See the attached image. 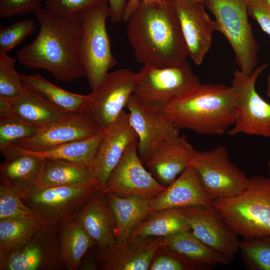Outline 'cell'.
I'll return each mask as SVG.
<instances>
[{
    "instance_id": "1",
    "label": "cell",
    "mask_w": 270,
    "mask_h": 270,
    "mask_svg": "<svg viewBox=\"0 0 270 270\" xmlns=\"http://www.w3.org/2000/svg\"><path fill=\"white\" fill-rule=\"evenodd\" d=\"M126 34L136 62L158 68L186 60V46L172 0L139 2L129 17Z\"/></svg>"
},
{
    "instance_id": "2",
    "label": "cell",
    "mask_w": 270,
    "mask_h": 270,
    "mask_svg": "<svg viewBox=\"0 0 270 270\" xmlns=\"http://www.w3.org/2000/svg\"><path fill=\"white\" fill-rule=\"evenodd\" d=\"M34 14L40 25L38 34L17 52L18 62L28 68L46 70L64 82L85 76L78 55V12L63 17L41 8Z\"/></svg>"
},
{
    "instance_id": "3",
    "label": "cell",
    "mask_w": 270,
    "mask_h": 270,
    "mask_svg": "<svg viewBox=\"0 0 270 270\" xmlns=\"http://www.w3.org/2000/svg\"><path fill=\"white\" fill-rule=\"evenodd\" d=\"M236 102L232 85L200 84L171 102L164 113L180 130L220 135L235 122Z\"/></svg>"
},
{
    "instance_id": "4",
    "label": "cell",
    "mask_w": 270,
    "mask_h": 270,
    "mask_svg": "<svg viewBox=\"0 0 270 270\" xmlns=\"http://www.w3.org/2000/svg\"><path fill=\"white\" fill-rule=\"evenodd\" d=\"M212 204L228 225L243 238L270 235V176H252L240 194L215 199Z\"/></svg>"
},
{
    "instance_id": "5",
    "label": "cell",
    "mask_w": 270,
    "mask_h": 270,
    "mask_svg": "<svg viewBox=\"0 0 270 270\" xmlns=\"http://www.w3.org/2000/svg\"><path fill=\"white\" fill-rule=\"evenodd\" d=\"M78 16L81 32L78 55L90 88L92 90L117 64L106 30V20L110 18L108 2L87 7L81 10Z\"/></svg>"
},
{
    "instance_id": "6",
    "label": "cell",
    "mask_w": 270,
    "mask_h": 270,
    "mask_svg": "<svg viewBox=\"0 0 270 270\" xmlns=\"http://www.w3.org/2000/svg\"><path fill=\"white\" fill-rule=\"evenodd\" d=\"M200 84L186 60L164 68L144 66L136 72L133 96L146 110L164 113L171 102Z\"/></svg>"
},
{
    "instance_id": "7",
    "label": "cell",
    "mask_w": 270,
    "mask_h": 270,
    "mask_svg": "<svg viewBox=\"0 0 270 270\" xmlns=\"http://www.w3.org/2000/svg\"><path fill=\"white\" fill-rule=\"evenodd\" d=\"M217 31L227 39L234 53V61L244 74L250 75L256 68L259 46L248 20L246 0H206Z\"/></svg>"
},
{
    "instance_id": "8",
    "label": "cell",
    "mask_w": 270,
    "mask_h": 270,
    "mask_svg": "<svg viewBox=\"0 0 270 270\" xmlns=\"http://www.w3.org/2000/svg\"><path fill=\"white\" fill-rule=\"evenodd\" d=\"M136 72L126 68L108 72L88 94L80 113L100 132H105L126 108L133 95Z\"/></svg>"
},
{
    "instance_id": "9",
    "label": "cell",
    "mask_w": 270,
    "mask_h": 270,
    "mask_svg": "<svg viewBox=\"0 0 270 270\" xmlns=\"http://www.w3.org/2000/svg\"><path fill=\"white\" fill-rule=\"evenodd\" d=\"M188 166L196 170L204 190L212 201L236 196L248 184L249 178L230 160L224 146L210 150L195 149Z\"/></svg>"
},
{
    "instance_id": "10",
    "label": "cell",
    "mask_w": 270,
    "mask_h": 270,
    "mask_svg": "<svg viewBox=\"0 0 270 270\" xmlns=\"http://www.w3.org/2000/svg\"><path fill=\"white\" fill-rule=\"evenodd\" d=\"M268 66H256L250 75L240 70L233 72L232 85L237 92L235 122L226 132L230 136L238 134L270 138V104L257 92L256 81Z\"/></svg>"
},
{
    "instance_id": "11",
    "label": "cell",
    "mask_w": 270,
    "mask_h": 270,
    "mask_svg": "<svg viewBox=\"0 0 270 270\" xmlns=\"http://www.w3.org/2000/svg\"><path fill=\"white\" fill-rule=\"evenodd\" d=\"M98 188L94 182L50 187L35 186L20 195L23 202L46 222L58 224L74 216Z\"/></svg>"
},
{
    "instance_id": "12",
    "label": "cell",
    "mask_w": 270,
    "mask_h": 270,
    "mask_svg": "<svg viewBox=\"0 0 270 270\" xmlns=\"http://www.w3.org/2000/svg\"><path fill=\"white\" fill-rule=\"evenodd\" d=\"M64 269L60 250L59 223L43 224L24 244L0 258V270Z\"/></svg>"
},
{
    "instance_id": "13",
    "label": "cell",
    "mask_w": 270,
    "mask_h": 270,
    "mask_svg": "<svg viewBox=\"0 0 270 270\" xmlns=\"http://www.w3.org/2000/svg\"><path fill=\"white\" fill-rule=\"evenodd\" d=\"M138 142L128 148L110 175L104 189L106 194L152 198L165 189L144 166L138 154Z\"/></svg>"
},
{
    "instance_id": "14",
    "label": "cell",
    "mask_w": 270,
    "mask_h": 270,
    "mask_svg": "<svg viewBox=\"0 0 270 270\" xmlns=\"http://www.w3.org/2000/svg\"><path fill=\"white\" fill-rule=\"evenodd\" d=\"M194 234L230 261L239 251L238 236L212 205L180 208Z\"/></svg>"
},
{
    "instance_id": "15",
    "label": "cell",
    "mask_w": 270,
    "mask_h": 270,
    "mask_svg": "<svg viewBox=\"0 0 270 270\" xmlns=\"http://www.w3.org/2000/svg\"><path fill=\"white\" fill-rule=\"evenodd\" d=\"M138 135L124 110L104 132L95 157L88 168L94 182L104 190L110 175Z\"/></svg>"
},
{
    "instance_id": "16",
    "label": "cell",
    "mask_w": 270,
    "mask_h": 270,
    "mask_svg": "<svg viewBox=\"0 0 270 270\" xmlns=\"http://www.w3.org/2000/svg\"><path fill=\"white\" fill-rule=\"evenodd\" d=\"M164 237L128 238L103 248H92L98 270H149Z\"/></svg>"
},
{
    "instance_id": "17",
    "label": "cell",
    "mask_w": 270,
    "mask_h": 270,
    "mask_svg": "<svg viewBox=\"0 0 270 270\" xmlns=\"http://www.w3.org/2000/svg\"><path fill=\"white\" fill-rule=\"evenodd\" d=\"M100 132L82 114L69 113L40 128L36 135L16 142L4 152L14 149L44 152L68 142L89 138Z\"/></svg>"
},
{
    "instance_id": "18",
    "label": "cell",
    "mask_w": 270,
    "mask_h": 270,
    "mask_svg": "<svg viewBox=\"0 0 270 270\" xmlns=\"http://www.w3.org/2000/svg\"><path fill=\"white\" fill-rule=\"evenodd\" d=\"M186 46L188 56L201 64L211 48L212 34L217 30L214 20L196 0H172Z\"/></svg>"
},
{
    "instance_id": "19",
    "label": "cell",
    "mask_w": 270,
    "mask_h": 270,
    "mask_svg": "<svg viewBox=\"0 0 270 270\" xmlns=\"http://www.w3.org/2000/svg\"><path fill=\"white\" fill-rule=\"evenodd\" d=\"M126 108L129 111L130 124L138 135V152L143 163L156 146L180 136V130L164 113H155L146 110L133 95Z\"/></svg>"
},
{
    "instance_id": "20",
    "label": "cell",
    "mask_w": 270,
    "mask_h": 270,
    "mask_svg": "<svg viewBox=\"0 0 270 270\" xmlns=\"http://www.w3.org/2000/svg\"><path fill=\"white\" fill-rule=\"evenodd\" d=\"M194 150L186 137L180 135L156 146L143 164L156 180L166 187L188 166Z\"/></svg>"
},
{
    "instance_id": "21",
    "label": "cell",
    "mask_w": 270,
    "mask_h": 270,
    "mask_svg": "<svg viewBox=\"0 0 270 270\" xmlns=\"http://www.w3.org/2000/svg\"><path fill=\"white\" fill-rule=\"evenodd\" d=\"M211 205L212 200L204 190L196 171L190 166L162 192L151 199L152 212L166 208Z\"/></svg>"
},
{
    "instance_id": "22",
    "label": "cell",
    "mask_w": 270,
    "mask_h": 270,
    "mask_svg": "<svg viewBox=\"0 0 270 270\" xmlns=\"http://www.w3.org/2000/svg\"><path fill=\"white\" fill-rule=\"evenodd\" d=\"M74 216L96 242V246L103 248L116 242L114 218L103 190L96 189Z\"/></svg>"
},
{
    "instance_id": "23",
    "label": "cell",
    "mask_w": 270,
    "mask_h": 270,
    "mask_svg": "<svg viewBox=\"0 0 270 270\" xmlns=\"http://www.w3.org/2000/svg\"><path fill=\"white\" fill-rule=\"evenodd\" d=\"M106 194L114 218L116 242H126L134 228L153 212L152 198Z\"/></svg>"
},
{
    "instance_id": "24",
    "label": "cell",
    "mask_w": 270,
    "mask_h": 270,
    "mask_svg": "<svg viewBox=\"0 0 270 270\" xmlns=\"http://www.w3.org/2000/svg\"><path fill=\"white\" fill-rule=\"evenodd\" d=\"M9 100L12 113L40 128L69 114L35 92L26 88L18 96Z\"/></svg>"
},
{
    "instance_id": "25",
    "label": "cell",
    "mask_w": 270,
    "mask_h": 270,
    "mask_svg": "<svg viewBox=\"0 0 270 270\" xmlns=\"http://www.w3.org/2000/svg\"><path fill=\"white\" fill-rule=\"evenodd\" d=\"M162 246L191 262L207 266L210 270L218 264H227L231 262L202 242L191 230L163 238Z\"/></svg>"
},
{
    "instance_id": "26",
    "label": "cell",
    "mask_w": 270,
    "mask_h": 270,
    "mask_svg": "<svg viewBox=\"0 0 270 270\" xmlns=\"http://www.w3.org/2000/svg\"><path fill=\"white\" fill-rule=\"evenodd\" d=\"M59 236L62 257L68 270H78L83 256L96 245L74 216L59 223Z\"/></svg>"
},
{
    "instance_id": "27",
    "label": "cell",
    "mask_w": 270,
    "mask_h": 270,
    "mask_svg": "<svg viewBox=\"0 0 270 270\" xmlns=\"http://www.w3.org/2000/svg\"><path fill=\"white\" fill-rule=\"evenodd\" d=\"M104 133V132H100L89 138L68 142L44 152H32L11 149L8 151L7 154L10 158H14L20 152H26L42 159L60 160L88 168L95 157Z\"/></svg>"
},
{
    "instance_id": "28",
    "label": "cell",
    "mask_w": 270,
    "mask_h": 270,
    "mask_svg": "<svg viewBox=\"0 0 270 270\" xmlns=\"http://www.w3.org/2000/svg\"><path fill=\"white\" fill-rule=\"evenodd\" d=\"M44 159L26 152L0 166V180L19 194L37 186L42 167Z\"/></svg>"
},
{
    "instance_id": "29",
    "label": "cell",
    "mask_w": 270,
    "mask_h": 270,
    "mask_svg": "<svg viewBox=\"0 0 270 270\" xmlns=\"http://www.w3.org/2000/svg\"><path fill=\"white\" fill-rule=\"evenodd\" d=\"M188 230L190 224L180 208H166L151 213L134 228L129 238H164Z\"/></svg>"
},
{
    "instance_id": "30",
    "label": "cell",
    "mask_w": 270,
    "mask_h": 270,
    "mask_svg": "<svg viewBox=\"0 0 270 270\" xmlns=\"http://www.w3.org/2000/svg\"><path fill=\"white\" fill-rule=\"evenodd\" d=\"M24 88L38 93L50 102L68 113H80L88 95L73 93L51 83L40 74L20 73Z\"/></svg>"
},
{
    "instance_id": "31",
    "label": "cell",
    "mask_w": 270,
    "mask_h": 270,
    "mask_svg": "<svg viewBox=\"0 0 270 270\" xmlns=\"http://www.w3.org/2000/svg\"><path fill=\"white\" fill-rule=\"evenodd\" d=\"M90 182L94 183L88 168L60 160L44 158L37 186L50 187Z\"/></svg>"
},
{
    "instance_id": "32",
    "label": "cell",
    "mask_w": 270,
    "mask_h": 270,
    "mask_svg": "<svg viewBox=\"0 0 270 270\" xmlns=\"http://www.w3.org/2000/svg\"><path fill=\"white\" fill-rule=\"evenodd\" d=\"M46 222L41 218L0 219V258L24 244Z\"/></svg>"
},
{
    "instance_id": "33",
    "label": "cell",
    "mask_w": 270,
    "mask_h": 270,
    "mask_svg": "<svg viewBox=\"0 0 270 270\" xmlns=\"http://www.w3.org/2000/svg\"><path fill=\"white\" fill-rule=\"evenodd\" d=\"M239 251L248 270H270V235L243 238Z\"/></svg>"
},
{
    "instance_id": "34",
    "label": "cell",
    "mask_w": 270,
    "mask_h": 270,
    "mask_svg": "<svg viewBox=\"0 0 270 270\" xmlns=\"http://www.w3.org/2000/svg\"><path fill=\"white\" fill-rule=\"evenodd\" d=\"M40 128L11 113L0 116V152L36 135Z\"/></svg>"
},
{
    "instance_id": "35",
    "label": "cell",
    "mask_w": 270,
    "mask_h": 270,
    "mask_svg": "<svg viewBox=\"0 0 270 270\" xmlns=\"http://www.w3.org/2000/svg\"><path fill=\"white\" fill-rule=\"evenodd\" d=\"M11 218H42L23 202L18 192L0 182V219Z\"/></svg>"
},
{
    "instance_id": "36",
    "label": "cell",
    "mask_w": 270,
    "mask_h": 270,
    "mask_svg": "<svg viewBox=\"0 0 270 270\" xmlns=\"http://www.w3.org/2000/svg\"><path fill=\"white\" fill-rule=\"evenodd\" d=\"M16 60L7 54H0V96L12 98L24 88L16 70Z\"/></svg>"
},
{
    "instance_id": "37",
    "label": "cell",
    "mask_w": 270,
    "mask_h": 270,
    "mask_svg": "<svg viewBox=\"0 0 270 270\" xmlns=\"http://www.w3.org/2000/svg\"><path fill=\"white\" fill-rule=\"evenodd\" d=\"M207 266L191 262L160 246L156 250L149 270H209Z\"/></svg>"
},
{
    "instance_id": "38",
    "label": "cell",
    "mask_w": 270,
    "mask_h": 270,
    "mask_svg": "<svg viewBox=\"0 0 270 270\" xmlns=\"http://www.w3.org/2000/svg\"><path fill=\"white\" fill-rule=\"evenodd\" d=\"M36 29L32 19L18 21L0 30V54H7Z\"/></svg>"
},
{
    "instance_id": "39",
    "label": "cell",
    "mask_w": 270,
    "mask_h": 270,
    "mask_svg": "<svg viewBox=\"0 0 270 270\" xmlns=\"http://www.w3.org/2000/svg\"><path fill=\"white\" fill-rule=\"evenodd\" d=\"M102 2H108V0H45V8L56 15L68 17L79 12L87 7Z\"/></svg>"
},
{
    "instance_id": "40",
    "label": "cell",
    "mask_w": 270,
    "mask_h": 270,
    "mask_svg": "<svg viewBox=\"0 0 270 270\" xmlns=\"http://www.w3.org/2000/svg\"><path fill=\"white\" fill-rule=\"evenodd\" d=\"M248 15L270 36V7L265 0H246ZM267 94L270 97V74L268 76Z\"/></svg>"
},
{
    "instance_id": "41",
    "label": "cell",
    "mask_w": 270,
    "mask_h": 270,
    "mask_svg": "<svg viewBox=\"0 0 270 270\" xmlns=\"http://www.w3.org/2000/svg\"><path fill=\"white\" fill-rule=\"evenodd\" d=\"M41 8V0H0V18H10Z\"/></svg>"
},
{
    "instance_id": "42",
    "label": "cell",
    "mask_w": 270,
    "mask_h": 270,
    "mask_svg": "<svg viewBox=\"0 0 270 270\" xmlns=\"http://www.w3.org/2000/svg\"><path fill=\"white\" fill-rule=\"evenodd\" d=\"M110 9V18L113 23L122 20L126 0H107Z\"/></svg>"
},
{
    "instance_id": "43",
    "label": "cell",
    "mask_w": 270,
    "mask_h": 270,
    "mask_svg": "<svg viewBox=\"0 0 270 270\" xmlns=\"http://www.w3.org/2000/svg\"><path fill=\"white\" fill-rule=\"evenodd\" d=\"M78 270H98L96 264L93 254L92 248L83 256Z\"/></svg>"
},
{
    "instance_id": "44",
    "label": "cell",
    "mask_w": 270,
    "mask_h": 270,
    "mask_svg": "<svg viewBox=\"0 0 270 270\" xmlns=\"http://www.w3.org/2000/svg\"><path fill=\"white\" fill-rule=\"evenodd\" d=\"M139 0H128L124 10L122 20L127 22L132 13L136 8Z\"/></svg>"
},
{
    "instance_id": "45",
    "label": "cell",
    "mask_w": 270,
    "mask_h": 270,
    "mask_svg": "<svg viewBox=\"0 0 270 270\" xmlns=\"http://www.w3.org/2000/svg\"><path fill=\"white\" fill-rule=\"evenodd\" d=\"M12 113L9 98L0 96V116Z\"/></svg>"
},
{
    "instance_id": "46",
    "label": "cell",
    "mask_w": 270,
    "mask_h": 270,
    "mask_svg": "<svg viewBox=\"0 0 270 270\" xmlns=\"http://www.w3.org/2000/svg\"><path fill=\"white\" fill-rule=\"evenodd\" d=\"M144 2L149 4H156L162 3L164 0H142Z\"/></svg>"
},
{
    "instance_id": "47",
    "label": "cell",
    "mask_w": 270,
    "mask_h": 270,
    "mask_svg": "<svg viewBox=\"0 0 270 270\" xmlns=\"http://www.w3.org/2000/svg\"><path fill=\"white\" fill-rule=\"evenodd\" d=\"M268 168L269 176H270V155L269 160L268 162Z\"/></svg>"
},
{
    "instance_id": "48",
    "label": "cell",
    "mask_w": 270,
    "mask_h": 270,
    "mask_svg": "<svg viewBox=\"0 0 270 270\" xmlns=\"http://www.w3.org/2000/svg\"><path fill=\"white\" fill-rule=\"evenodd\" d=\"M196 1H198V2L203 4H206V0H196Z\"/></svg>"
},
{
    "instance_id": "49",
    "label": "cell",
    "mask_w": 270,
    "mask_h": 270,
    "mask_svg": "<svg viewBox=\"0 0 270 270\" xmlns=\"http://www.w3.org/2000/svg\"><path fill=\"white\" fill-rule=\"evenodd\" d=\"M266 3L268 4V5L270 7V0H265Z\"/></svg>"
}]
</instances>
